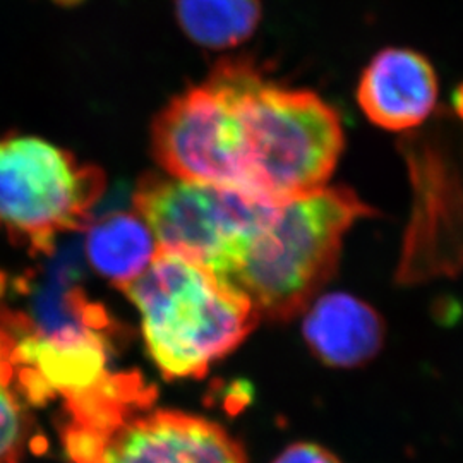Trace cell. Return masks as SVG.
I'll use <instances>...</instances> for the list:
<instances>
[{
	"instance_id": "14",
	"label": "cell",
	"mask_w": 463,
	"mask_h": 463,
	"mask_svg": "<svg viewBox=\"0 0 463 463\" xmlns=\"http://www.w3.org/2000/svg\"><path fill=\"white\" fill-rule=\"evenodd\" d=\"M273 463H342L326 448L315 443H298L285 448Z\"/></svg>"
},
{
	"instance_id": "13",
	"label": "cell",
	"mask_w": 463,
	"mask_h": 463,
	"mask_svg": "<svg viewBox=\"0 0 463 463\" xmlns=\"http://www.w3.org/2000/svg\"><path fill=\"white\" fill-rule=\"evenodd\" d=\"M23 436L24 419L14 390L0 388V463H17Z\"/></svg>"
},
{
	"instance_id": "8",
	"label": "cell",
	"mask_w": 463,
	"mask_h": 463,
	"mask_svg": "<svg viewBox=\"0 0 463 463\" xmlns=\"http://www.w3.org/2000/svg\"><path fill=\"white\" fill-rule=\"evenodd\" d=\"M151 149L168 177L237 191L229 107L210 80L170 99L155 117Z\"/></svg>"
},
{
	"instance_id": "3",
	"label": "cell",
	"mask_w": 463,
	"mask_h": 463,
	"mask_svg": "<svg viewBox=\"0 0 463 463\" xmlns=\"http://www.w3.org/2000/svg\"><path fill=\"white\" fill-rule=\"evenodd\" d=\"M120 290L137 307L149 355L166 380H201L261 319L229 281L165 250Z\"/></svg>"
},
{
	"instance_id": "5",
	"label": "cell",
	"mask_w": 463,
	"mask_h": 463,
	"mask_svg": "<svg viewBox=\"0 0 463 463\" xmlns=\"http://www.w3.org/2000/svg\"><path fill=\"white\" fill-rule=\"evenodd\" d=\"M275 206L241 191L156 174L141 177L134 193L136 213L148 225L158 250L184 256L220 279Z\"/></svg>"
},
{
	"instance_id": "7",
	"label": "cell",
	"mask_w": 463,
	"mask_h": 463,
	"mask_svg": "<svg viewBox=\"0 0 463 463\" xmlns=\"http://www.w3.org/2000/svg\"><path fill=\"white\" fill-rule=\"evenodd\" d=\"M407 143L417 194L400 280L455 275L463 268V136L458 146Z\"/></svg>"
},
{
	"instance_id": "1",
	"label": "cell",
	"mask_w": 463,
	"mask_h": 463,
	"mask_svg": "<svg viewBox=\"0 0 463 463\" xmlns=\"http://www.w3.org/2000/svg\"><path fill=\"white\" fill-rule=\"evenodd\" d=\"M208 78L231 107L241 193L280 203L328 185L345 145L330 103L269 83L248 59H225Z\"/></svg>"
},
{
	"instance_id": "15",
	"label": "cell",
	"mask_w": 463,
	"mask_h": 463,
	"mask_svg": "<svg viewBox=\"0 0 463 463\" xmlns=\"http://www.w3.org/2000/svg\"><path fill=\"white\" fill-rule=\"evenodd\" d=\"M0 388L13 390V371L2 359H0Z\"/></svg>"
},
{
	"instance_id": "6",
	"label": "cell",
	"mask_w": 463,
	"mask_h": 463,
	"mask_svg": "<svg viewBox=\"0 0 463 463\" xmlns=\"http://www.w3.org/2000/svg\"><path fill=\"white\" fill-rule=\"evenodd\" d=\"M76 463H249L244 448L213 420L179 411H141L112 430H64Z\"/></svg>"
},
{
	"instance_id": "9",
	"label": "cell",
	"mask_w": 463,
	"mask_h": 463,
	"mask_svg": "<svg viewBox=\"0 0 463 463\" xmlns=\"http://www.w3.org/2000/svg\"><path fill=\"white\" fill-rule=\"evenodd\" d=\"M438 78L430 61L411 49H384L361 76L357 101L365 117L386 131H412L438 103Z\"/></svg>"
},
{
	"instance_id": "11",
	"label": "cell",
	"mask_w": 463,
	"mask_h": 463,
	"mask_svg": "<svg viewBox=\"0 0 463 463\" xmlns=\"http://www.w3.org/2000/svg\"><path fill=\"white\" fill-rule=\"evenodd\" d=\"M84 250L90 265L122 288L148 269L158 246L141 216L117 213L99 220L88 231Z\"/></svg>"
},
{
	"instance_id": "16",
	"label": "cell",
	"mask_w": 463,
	"mask_h": 463,
	"mask_svg": "<svg viewBox=\"0 0 463 463\" xmlns=\"http://www.w3.org/2000/svg\"><path fill=\"white\" fill-rule=\"evenodd\" d=\"M453 112L455 117L462 118L463 120V84L455 91V97H453Z\"/></svg>"
},
{
	"instance_id": "10",
	"label": "cell",
	"mask_w": 463,
	"mask_h": 463,
	"mask_svg": "<svg viewBox=\"0 0 463 463\" xmlns=\"http://www.w3.org/2000/svg\"><path fill=\"white\" fill-rule=\"evenodd\" d=\"M304 313V340L323 364L359 367L374 359L383 347L384 323L361 298L333 292L315 298Z\"/></svg>"
},
{
	"instance_id": "2",
	"label": "cell",
	"mask_w": 463,
	"mask_h": 463,
	"mask_svg": "<svg viewBox=\"0 0 463 463\" xmlns=\"http://www.w3.org/2000/svg\"><path fill=\"white\" fill-rule=\"evenodd\" d=\"M371 215L347 187L326 185L277 203L223 280L252 302L260 317L288 321L313 304L336 271L350 227Z\"/></svg>"
},
{
	"instance_id": "17",
	"label": "cell",
	"mask_w": 463,
	"mask_h": 463,
	"mask_svg": "<svg viewBox=\"0 0 463 463\" xmlns=\"http://www.w3.org/2000/svg\"><path fill=\"white\" fill-rule=\"evenodd\" d=\"M57 2H59V4H69V5H71V4H76V2H81V0H57Z\"/></svg>"
},
{
	"instance_id": "12",
	"label": "cell",
	"mask_w": 463,
	"mask_h": 463,
	"mask_svg": "<svg viewBox=\"0 0 463 463\" xmlns=\"http://www.w3.org/2000/svg\"><path fill=\"white\" fill-rule=\"evenodd\" d=\"M177 21L196 45L222 50L249 40L261 21V0H177Z\"/></svg>"
},
{
	"instance_id": "4",
	"label": "cell",
	"mask_w": 463,
	"mask_h": 463,
	"mask_svg": "<svg viewBox=\"0 0 463 463\" xmlns=\"http://www.w3.org/2000/svg\"><path fill=\"white\" fill-rule=\"evenodd\" d=\"M105 189L103 174L32 136L0 139V229L33 254L83 227Z\"/></svg>"
}]
</instances>
